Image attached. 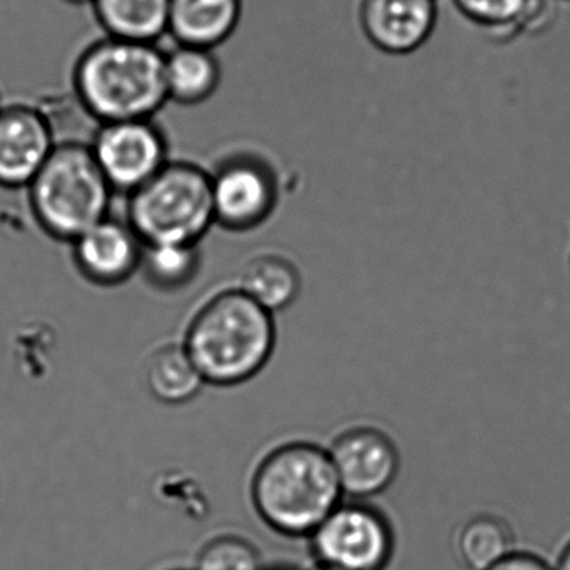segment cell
<instances>
[{
  "mask_svg": "<svg viewBox=\"0 0 570 570\" xmlns=\"http://www.w3.org/2000/svg\"><path fill=\"white\" fill-rule=\"evenodd\" d=\"M278 340L275 315L235 285L206 296L186 323L181 342L206 385L239 386L263 372Z\"/></svg>",
  "mask_w": 570,
  "mask_h": 570,
  "instance_id": "7a4b0ae2",
  "label": "cell"
},
{
  "mask_svg": "<svg viewBox=\"0 0 570 570\" xmlns=\"http://www.w3.org/2000/svg\"><path fill=\"white\" fill-rule=\"evenodd\" d=\"M315 566L330 570H386L395 556L389 517L363 500H343L308 537Z\"/></svg>",
  "mask_w": 570,
  "mask_h": 570,
  "instance_id": "8992f818",
  "label": "cell"
},
{
  "mask_svg": "<svg viewBox=\"0 0 570 570\" xmlns=\"http://www.w3.org/2000/svg\"><path fill=\"white\" fill-rule=\"evenodd\" d=\"M45 112L24 105L0 109V186L28 188L56 148Z\"/></svg>",
  "mask_w": 570,
  "mask_h": 570,
  "instance_id": "8fae6325",
  "label": "cell"
},
{
  "mask_svg": "<svg viewBox=\"0 0 570 570\" xmlns=\"http://www.w3.org/2000/svg\"><path fill=\"white\" fill-rule=\"evenodd\" d=\"M360 29L366 41L386 56H410L432 39L439 22V0H358Z\"/></svg>",
  "mask_w": 570,
  "mask_h": 570,
  "instance_id": "30bf717a",
  "label": "cell"
},
{
  "mask_svg": "<svg viewBox=\"0 0 570 570\" xmlns=\"http://www.w3.org/2000/svg\"><path fill=\"white\" fill-rule=\"evenodd\" d=\"M66 2H71V4H88V2H95V0H66Z\"/></svg>",
  "mask_w": 570,
  "mask_h": 570,
  "instance_id": "d4e9b609",
  "label": "cell"
},
{
  "mask_svg": "<svg viewBox=\"0 0 570 570\" xmlns=\"http://www.w3.org/2000/svg\"><path fill=\"white\" fill-rule=\"evenodd\" d=\"M126 222L142 245H199L215 225L212 175L191 163H168L129 195Z\"/></svg>",
  "mask_w": 570,
  "mask_h": 570,
  "instance_id": "5b68a950",
  "label": "cell"
},
{
  "mask_svg": "<svg viewBox=\"0 0 570 570\" xmlns=\"http://www.w3.org/2000/svg\"><path fill=\"white\" fill-rule=\"evenodd\" d=\"M76 269L101 288L125 285L139 273L142 245L128 222L106 216L71 243Z\"/></svg>",
  "mask_w": 570,
  "mask_h": 570,
  "instance_id": "7c38bea8",
  "label": "cell"
},
{
  "mask_svg": "<svg viewBox=\"0 0 570 570\" xmlns=\"http://www.w3.org/2000/svg\"><path fill=\"white\" fill-rule=\"evenodd\" d=\"M249 502L278 535L308 539L345 500L326 446L286 440L266 450L249 475Z\"/></svg>",
  "mask_w": 570,
  "mask_h": 570,
  "instance_id": "6da1fadb",
  "label": "cell"
},
{
  "mask_svg": "<svg viewBox=\"0 0 570 570\" xmlns=\"http://www.w3.org/2000/svg\"><path fill=\"white\" fill-rule=\"evenodd\" d=\"M309 570H330V569H325V567L313 566L312 569H309Z\"/></svg>",
  "mask_w": 570,
  "mask_h": 570,
  "instance_id": "484cf974",
  "label": "cell"
},
{
  "mask_svg": "<svg viewBox=\"0 0 570 570\" xmlns=\"http://www.w3.org/2000/svg\"><path fill=\"white\" fill-rule=\"evenodd\" d=\"M28 191L36 223L51 238L66 243L109 216L115 193L91 148L81 142L56 146Z\"/></svg>",
  "mask_w": 570,
  "mask_h": 570,
  "instance_id": "277c9868",
  "label": "cell"
},
{
  "mask_svg": "<svg viewBox=\"0 0 570 570\" xmlns=\"http://www.w3.org/2000/svg\"><path fill=\"white\" fill-rule=\"evenodd\" d=\"M263 570H302L298 567L289 566V563H278V566H266Z\"/></svg>",
  "mask_w": 570,
  "mask_h": 570,
  "instance_id": "cb8c5ba5",
  "label": "cell"
},
{
  "mask_svg": "<svg viewBox=\"0 0 570 570\" xmlns=\"http://www.w3.org/2000/svg\"><path fill=\"white\" fill-rule=\"evenodd\" d=\"M262 550L249 537L238 532H218L196 550L193 570H263Z\"/></svg>",
  "mask_w": 570,
  "mask_h": 570,
  "instance_id": "44dd1931",
  "label": "cell"
},
{
  "mask_svg": "<svg viewBox=\"0 0 570 570\" xmlns=\"http://www.w3.org/2000/svg\"><path fill=\"white\" fill-rule=\"evenodd\" d=\"M487 570H553V567L537 553L513 550L505 559Z\"/></svg>",
  "mask_w": 570,
  "mask_h": 570,
  "instance_id": "7402d4cb",
  "label": "cell"
},
{
  "mask_svg": "<svg viewBox=\"0 0 570 570\" xmlns=\"http://www.w3.org/2000/svg\"><path fill=\"white\" fill-rule=\"evenodd\" d=\"M171 0H95L96 18L108 38L155 45L168 32Z\"/></svg>",
  "mask_w": 570,
  "mask_h": 570,
  "instance_id": "ac0fdd59",
  "label": "cell"
},
{
  "mask_svg": "<svg viewBox=\"0 0 570 570\" xmlns=\"http://www.w3.org/2000/svg\"><path fill=\"white\" fill-rule=\"evenodd\" d=\"M112 191L131 195L168 165L165 136L151 119L106 122L89 146Z\"/></svg>",
  "mask_w": 570,
  "mask_h": 570,
  "instance_id": "ba28073f",
  "label": "cell"
},
{
  "mask_svg": "<svg viewBox=\"0 0 570 570\" xmlns=\"http://www.w3.org/2000/svg\"><path fill=\"white\" fill-rule=\"evenodd\" d=\"M566 2H570V0H566Z\"/></svg>",
  "mask_w": 570,
  "mask_h": 570,
  "instance_id": "f1b7e54d",
  "label": "cell"
},
{
  "mask_svg": "<svg viewBox=\"0 0 570 570\" xmlns=\"http://www.w3.org/2000/svg\"><path fill=\"white\" fill-rule=\"evenodd\" d=\"M4 108V105H2V98H0V109Z\"/></svg>",
  "mask_w": 570,
  "mask_h": 570,
  "instance_id": "4316f807",
  "label": "cell"
},
{
  "mask_svg": "<svg viewBox=\"0 0 570 570\" xmlns=\"http://www.w3.org/2000/svg\"><path fill=\"white\" fill-rule=\"evenodd\" d=\"M233 285L276 315L295 305L303 292V275L289 256L262 252L243 263Z\"/></svg>",
  "mask_w": 570,
  "mask_h": 570,
  "instance_id": "4fadbf2b",
  "label": "cell"
},
{
  "mask_svg": "<svg viewBox=\"0 0 570 570\" xmlns=\"http://www.w3.org/2000/svg\"><path fill=\"white\" fill-rule=\"evenodd\" d=\"M343 495L368 502L395 483L402 455L395 440L375 425L360 423L340 430L326 445Z\"/></svg>",
  "mask_w": 570,
  "mask_h": 570,
  "instance_id": "52a82bcc",
  "label": "cell"
},
{
  "mask_svg": "<svg viewBox=\"0 0 570 570\" xmlns=\"http://www.w3.org/2000/svg\"><path fill=\"white\" fill-rule=\"evenodd\" d=\"M169 570H193V569H169Z\"/></svg>",
  "mask_w": 570,
  "mask_h": 570,
  "instance_id": "83f0119b",
  "label": "cell"
},
{
  "mask_svg": "<svg viewBox=\"0 0 570 570\" xmlns=\"http://www.w3.org/2000/svg\"><path fill=\"white\" fill-rule=\"evenodd\" d=\"M469 24L492 39H512L540 29L552 12L553 0H450Z\"/></svg>",
  "mask_w": 570,
  "mask_h": 570,
  "instance_id": "2e32d148",
  "label": "cell"
},
{
  "mask_svg": "<svg viewBox=\"0 0 570 570\" xmlns=\"http://www.w3.org/2000/svg\"><path fill=\"white\" fill-rule=\"evenodd\" d=\"M202 269L199 245L156 243L142 248L139 273L159 293H178L188 288Z\"/></svg>",
  "mask_w": 570,
  "mask_h": 570,
  "instance_id": "ffe728a7",
  "label": "cell"
},
{
  "mask_svg": "<svg viewBox=\"0 0 570 570\" xmlns=\"http://www.w3.org/2000/svg\"><path fill=\"white\" fill-rule=\"evenodd\" d=\"M75 89L101 125L151 119L169 101L165 55L148 42L102 39L79 58Z\"/></svg>",
  "mask_w": 570,
  "mask_h": 570,
  "instance_id": "3957f363",
  "label": "cell"
},
{
  "mask_svg": "<svg viewBox=\"0 0 570 570\" xmlns=\"http://www.w3.org/2000/svg\"><path fill=\"white\" fill-rule=\"evenodd\" d=\"M212 199L215 223L229 232H249L275 209V176L256 159H229L212 175Z\"/></svg>",
  "mask_w": 570,
  "mask_h": 570,
  "instance_id": "9c48e42d",
  "label": "cell"
},
{
  "mask_svg": "<svg viewBox=\"0 0 570 570\" xmlns=\"http://www.w3.org/2000/svg\"><path fill=\"white\" fill-rule=\"evenodd\" d=\"M242 0H171L168 32L181 46L212 49L238 28Z\"/></svg>",
  "mask_w": 570,
  "mask_h": 570,
  "instance_id": "5bb4252c",
  "label": "cell"
},
{
  "mask_svg": "<svg viewBox=\"0 0 570 570\" xmlns=\"http://www.w3.org/2000/svg\"><path fill=\"white\" fill-rule=\"evenodd\" d=\"M553 570H570V540L560 550L559 557H557L556 563H553Z\"/></svg>",
  "mask_w": 570,
  "mask_h": 570,
  "instance_id": "603a6c76",
  "label": "cell"
},
{
  "mask_svg": "<svg viewBox=\"0 0 570 570\" xmlns=\"http://www.w3.org/2000/svg\"><path fill=\"white\" fill-rule=\"evenodd\" d=\"M142 380L149 395L169 406L193 402L206 386L181 338L159 343L148 353L142 363Z\"/></svg>",
  "mask_w": 570,
  "mask_h": 570,
  "instance_id": "9a60e30c",
  "label": "cell"
},
{
  "mask_svg": "<svg viewBox=\"0 0 570 570\" xmlns=\"http://www.w3.org/2000/svg\"><path fill=\"white\" fill-rule=\"evenodd\" d=\"M460 562L469 570H487L515 549L512 527L502 517L479 513L463 522L455 535Z\"/></svg>",
  "mask_w": 570,
  "mask_h": 570,
  "instance_id": "d6986e66",
  "label": "cell"
},
{
  "mask_svg": "<svg viewBox=\"0 0 570 570\" xmlns=\"http://www.w3.org/2000/svg\"><path fill=\"white\" fill-rule=\"evenodd\" d=\"M165 79L169 101L195 106L215 95L222 68L212 49L179 45L165 55Z\"/></svg>",
  "mask_w": 570,
  "mask_h": 570,
  "instance_id": "e0dca14e",
  "label": "cell"
}]
</instances>
